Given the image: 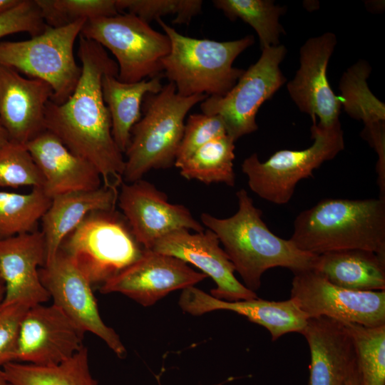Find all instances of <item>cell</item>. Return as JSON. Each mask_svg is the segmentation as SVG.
<instances>
[{"label":"cell","mask_w":385,"mask_h":385,"mask_svg":"<svg viewBox=\"0 0 385 385\" xmlns=\"http://www.w3.org/2000/svg\"><path fill=\"white\" fill-rule=\"evenodd\" d=\"M84 334L53 304L32 306L21 324L16 361L38 366L60 364L84 346Z\"/></svg>","instance_id":"9a60e30c"},{"label":"cell","mask_w":385,"mask_h":385,"mask_svg":"<svg viewBox=\"0 0 385 385\" xmlns=\"http://www.w3.org/2000/svg\"><path fill=\"white\" fill-rule=\"evenodd\" d=\"M235 141L227 134L196 150L178 168L181 176L207 185L222 183L234 187Z\"/></svg>","instance_id":"4316f807"},{"label":"cell","mask_w":385,"mask_h":385,"mask_svg":"<svg viewBox=\"0 0 385 385\" xmlns=\"http://www.w3.org/2000/svg\"><path fill=\"white\" fill-rule=\"evenodd\" d=\"M157 21L170 41L163 70L180 96H222L243 74L245 70L232 65L254 43L252 35L229 41L200 39L180 34L162 19Z\"/></svg>","instance_id":"277c9868"},{"label":"cell","mask_w":385,"mask_h":385,"mask_svg":"<svg viewBox=\"0 0 385 385\" xmlns=\"http://www.w3.org/2000/svg\"><path fill=\"white\" fill-rule=\"evenodd\" d=\"M290 299L309 318L324 317L366 327L385 325V290L347 289L313 269L294 274Z\"/></svg>","instance_id":"8fae6325"},{"label":"cell","mask_w":385,"mask_h":385,"mask_svg":"<svg viewBox=\"0 0 385 385\" xmlns=\"http://www.w3.org/2000/svg\"><path fill=\"white\" fill-rule=\"evenodd\" d=\"M343 324L355 347L363 385H385V325Z\"/></svg>","instance_id":"4dcf8cb0"},{"label":"cell","mask_w":385,"mask_h":385,"mask_svg":"<svg viewBox=\"0 0 385 385\" xmlns=\"http://www.w3.org/2000/svg\"><path fill=\"white\" fill-rule=\"evenodd\" d=\"M52 96L46 82L0 64V123L9 141L26 145L46 130L45 108Z\"/></svg>","instance_id":"d6986e66"},{"label":"cell","mask_w":385,"mask_h":385,"mask_svg":"<svg viewBox=\"0 0 385 385\" xmlns=\"http://www.w3.org/2000/svg\"><path fill=\"white\" fill-rule=\"evenodd\" d=\"M81 36L108 49L116 58L118 79L135 83L161 75L162 61L170 50L164 33L130 13L86 21Z\"/></svg>","instance_id":"9c48e42d"},{"label":"cell","mask_w":385,"mask_h":385,"mask_svg":"<svg viewBox=\"0 0 385 385\" xmlns=\"http://www.w3.org/2000/svg\"><path fill=\"white\" fill-rule=\"evenodd\" d=\"M117 205L145 250H150L160 238L178 230H205L188 208L169 202L165 192L142 179L121 184Z\"/></svg>","instance_id":"4fadbf2b"},{"label":"cell","mask_w":385,"mask_h":385,"mask_svg":"<svg viewBox=\"0 0 385 385\" xmlns=\"http://www.w3.org/2000/svg\"><path fill=\"white\" fill-rule=\"evenodd\" d=\"M119 189L102 185L93 190L71 192L54 197L41 218L46 261L56 256L64 238L91 212L115 210Z\"/></svg>","instance_id":"603a6c76"},{"label":"cell","mask_w":385,"mask_h":385,"mask_svg":"<svg viewBox=\"0 0 385 385\" xmlns=\"http://www.w3.org/2000/svg\"><path fill=\"white\" fill-rule=\"evenodd\" d=\"M207 276L184 261L151 250L100 287L103 294L120 293L143 307H150L170 292L184 289Z\"/></svg>","instance_id":"5bb4252c"},{"label":"cell","mask_w":385,"mask_h":385,"mask_svg":"<svg viewBox=\"0 0 385 385\" xmlns=\"http://www.w3.org/2000/svg\"><path fill=\"white\" fill-rule=\"evenodd\" d=\"M301 334L311 355L309 385H346L356 354L345 325L324 317H312Z\"/></svg>","instance_id":"7402d4cb"},{"label":"cell","mask_w":385,"mask_h":385,"mask_svg":"<svg viewBox=\"0 0 385 385\" xmlns=\"http://www.w3.org/2000/svg\"><path fill=\"white\" fill-rule=\"evenodd\" d=\"M78 43L79 80L65 102L48 101L45 128L71 152L93 164L101 174L103 186L119 189L123 183L125 158L112 135L111 116L101 86L104 75L118 76V64L96 41L80 35Z\"/></svg>","instance_id":"6da1fadb"},{"label":"cell","mask_w":385,"mask_h":385,"mask_svg":"<svg viewBox=\"0 0 385 385\" xmlns=\"http://www.w3.org/2000/svg\"><path fill=\"white\" fill-rule=\"evenodd\" d=\"M207 98L205 95L181 96L171 82L159 92L145 95L141 108L143 115L131 130L125 153L124 183L139 180L151 170L174 165L185 116Z\"/></svg>","instance_id":"5b68a950"},{"label":"cell","mask_w":385,"mask_h":385,"mask_svg":"<svg viewBox=\"0 0 385 385\" xmlns=\"http://www.w3.org/2000/svg\"><path fill=\"white\" fill-rule=\"evenodd\" d=\"M313 270L347 289L385 290V255L369 250H344L319 255Z\"/></svg>","instance_id":"cb8c5ba5"},{"label":"cell","mask_w":385,"mask_h":385,"mask_svg":"<svg viewBox=\"0 0 385 385\" xmlns=\"http://www.w3.org/2000/svg\"><path fill=\"white\" fill-rule=\"evenodd\" d=\"M0 385H10V384L7 381L6 379L5 378L1 367H0Z\"/></svg>","instance_id":"60d3db41"},{"label":"cell","mask_w":385,"mask_h":385,"mask_svg":"<svg viewBox=\"0 0 385 385\" xmlns=\"http://www.w3.org/2000/svg\"><path fill=\"white\" fill-rule=\"evenodd\" d=\"M38 272L54 305L82 331L101 339L118 357L125 356L127 351L119 336L100 316L93 286L65 255L58 252Z\"/></svg>","instance_id":"7c38bea8"},{"label":"cell","mask_w":385,"mask_h":385,"mask_svg":"<svg viewBox=\"0 0 385 385\" xmlns=\"http://www.w3.org/2000/svg\"><path fill=\"white\" fill-rule=\"evenodd\" d=\"M212 4L231 21L240 19L251 26L260 39L262 49L278 46L284 33L279 19L284 7L270 0H214Z\"/></svg>","instance_id":"f1b7e54d"},{"label":"cell","mask_w":385,"mask_h":385,"mask_svg":"<svg viewBox=\"0 0 385 385\" xmlns=\"http://www.w3.org/2000/svg\"><path fill=\"white\" fill-rule=\"evenodd\" d=\"M46 261L41 231L0 239V275L4 284L0 305L23 303L32 307L47 302L50 297L38 272Z\"/></svg>","instance_id":"ac0fdd59"},{"label":"cell","mask_w":385,"mask_h":385,"mask_svg":"<svg viewBox=\"0 0 385 385\" xmlns=\"http://www.w3.org/2000/svg\"><path fill=\"white\" fill-rule=\"evenodd\" d=\"M0 290H4V284L0 275Z\"/></svg>","instance_id":"b9f144b4"},{"label":"cell","mask_w":385,"mask_h":385,"mask_svg":"<svg viewBox=\"0 0 385 385\" xmlns=\"http://www.w3.org/2000/svg\"><path fill=\"white\" fill-rule=\"evenodd\" d=\"M346 385H363L361 374L359 371L357 359L355 364L353 365L348 378L346 381Z\"/></svg>","instance_id":"74e56055"},{"label":"cell","mask_w":385,"mask_h":385,"mask_svg":"<svg viewBox=\"0 0 385 385\" xmlns=\"http://www.w3.org/2000/svg\"><path fill=\"white\" fill-rule=\"evenodd\" d=\"M224 382H222V383H218V384H212V385H223Z\"/></svg>","instance_id":"ee69618b"},{"label":"cell","mask_w":385,"mask_h":385,"mask_svg":"<svg viewBox=\"0 0 385 385\" xmlns=\"http://www.w3.org/2000/svg\"><path fill=\"white\" fill-rule=\"evenodd\" d=\"M103 100L111 120V133L118 149L125 153L131 137V130L142 116L141 108L148 93L159 92L161 75L135 83H124L117 76L106 74L102 78Z\"/></svg>","instance_id":"d4e9b609"},{"label":"cell","mask_w":385,"mask_h":385,"mask_svg":"<svg viewBox=\"0 0 385 385\" xmlns=\"http://www.w3.org/2000/svg\"><path fill=\"white\" fill-rule=\"evenodd\" d=\"M10 385H98L91 375L88 349L51 366L11 361L1 367Z\"/></svg>","instance_id":"484cf974"},{"label":"cell","mask_w":385,"mask_h":385,"mask_svg":"<svg viewBox=\"0 0 385 385\" xmlns=\"http://www.w3.org/2000/svg\"><path fill=\"white\" fill-rule=\"evenodd\" d=\"M30 307L23 303L0 305V367L16 361L21 324Z\"/></svg>","instance_id":"8d00e7d4"},{"label":"cell","mask_w":385,"mask_h":385,"mask_svg":"<svg viewBox=\"0 0 385 385\" xmlns=\"http://www.w3.org/2000/svg\"><path fill=\"white\" fill-rule=\"evenodd\" d=\"M287 53L283 45L262 49L235 85L222 96H208L200 104L202 113L219 115L226 133L235 142L258 129L256 115L262 103L280 88L287 79L279 64Z\"/></svg>","instance_id":"30bf717a"},{"label":"cell","mask_w":385,"mask_h":385,"mask_svg":"<svg viewBox=\"0 0 385 385\" xmlns=\"http://www.w3.org/2000/svg\"><path fill=\"white\" fill-rule=\"evenodd\" d=\"M46 24L61 27L78 20H91L119 14L115 0H36Z\"/></svg>","instance_id":"1f68e13d"},{"label":"cell","mask_w":385,"mask_h":385,"mask_svg":"<svg viewBox=\"0 0 385 385\" xmlns=\"http://www.w3.org/2000/svg\"><path fill=\"white\" fill-rule=\"evenodd\" d=\"M371 68L365 60H359L342 75L339 89L341 104L349 115L361 120L371 130L385 125V106L369 90L366 80Z\"/></svg>","instance_id":"83f0119b"},{"label":"cell","mask_w":385,"mask_h":385,"mask_svg":"<svg viewBox=\"0 0 385 385\" xmlns=\"http://www.w3.org/2000/svg\"><path fill=\"white\" fill-rule=\"evenodd\" d=\"M36 0H21L10 10L0 14V38L12 34L26 32L31 37L47 28Z\"/></svg>","instance_id":"d590c367"},{"label":"cell","mask_w":385,"mask_h":385,"mask_svg":"<svg viewBox=\"0 0 385 385\" xmlns=\"http://www.w3.org/2000/svg\"><path fill=\"white\" fill-rule=\"evenodd\" d=\"M289 240L319 255L360 249L385 255V198H327L301 212Z\"/></svg>","instance_id":"3957f363"},{"label":"cell","mask_w":385,"mask_h":385,"mask_svg":"<svg viewBox=\"0 0 385 385\" xmlns=\"http://www.w3.org/2000/svg\"><path fill=\"white\" fill-rule=\"evenodd\" d=\"M143 250L123 215L115 209L89 213L64 238L58 252L93 287H101L138 260Z\"/></svg>","instance_id":"8992f818"},{"label":"cell","mask_w":385,"mask_h":385,"mask_svg":"<svg viewBox=\"0 0 385 385\" xmlns=\"http://www.w3.org/2000/svg\"><path fill=\"white\" fill-rule=\"evenodd\" d=\"M26 146L43 176L42 190L51 200L59 195L102 186L96 168L71 152L51 132L43 130Z\"/></svg>","instance_id":"44dd1931"},{"label":"cell","mask_w":385,"mask_h":385,"mask_svg":"<svg viewBox=\"0 0 385 385\" xmlns=\"http://www.w3.org/2000/svg\"><path fill=\"white\" fill-rule=\"evenodd\" d=\"M236 196L238 210L233 215L218 218L203 212L200 220L217 235L246 287L257 291L262 274L271 268L284 267L294 274L313 269L317 255L274 235L245 189L238 190Z\"/></svg>","instance_id":"7a4b0ae2"},{"label":"cell","mask_w":385,"mask_h":385,"mask_svg":"<svg viewBox=\"0 0 385 385\" xmlns=\"http://www.w3.org/2000/svg\"><path fill=\"white\" fill-rule=\"evenodd\" d=\"M220 243L217 235L209 229L194 233L180 229L160 238L150 250L200 269L215 282L216 287L210 293L217 299L235 302L257 298L255 292L235 277L234 265Z\"/></svg>","instance_id":"2e32d148"},{"label":"cell","mask_w":385,"mask_h":385,"mask_svg":"<svg viewBox=\"0 0 385 385\" xmlns=\"http://www.w3.org/2000/svg\"><path fill=\"white\" fill-rule=\"evenodd\" d=\"M314 142L301 150H281L261 162L256 153L246 158L242 171L250 190L260 198L277 205L287 203L298 182L312 175L324 162L333 159L344 148L343 130L339 122L322 127L312 118Z\"/></svg>","instance_id":"ba28073f"},{"label":"cell","mask_w":385,"mask_h":385,"mask_svg":"<svg viewBox=\"0 0 385 385\" xmlns=\"http://www.w3.org/2000/svg\"><path fill=\"white\" fill-rule=\"evenodd\" d=\"M222 119L217 115L191 114L186 123L174 165L179 168L196 150L216 138L226 135Z\"/></svg>","instance_id":"e575fe53"},{"label":"cell","mask_w":385,"mask_h":385,"mask_svg":"<svg viewBox=\"0 0 385 385\" xmlns=\"http://www.w3.org/2000/svg\"><path fill=\"white\" fill-rule=\"evenodd\" d=\"M20 1L21 0H0V14L10 10Z\"/></svg>","instance_id":"f35d334b"},{"label":"cell","mask_w":385,"mask_h":385,"mask_svg":"<svg viewBox=\"0 0 385 385\" xmlns=\"http://www.w3.org/2000/svg\"><path fill=\"white\" fill-rule=\"evenodd\" d=\"M43 176L24 144L9 141L0 148V186L41 188Z\"/></svg>","instance_id":"d6a6232c"},{"label":"cell","mask_w":385,"mask_h":385,"mask_svg":"<svg viewBox=\"0 0 385 385\" xmlns=\"http://www.w3.org/2000/svg\"><path fill=\"white\" fill-rule=\"evenodd\" d=\"M4 294V290H0V304L3 300Z\"/></svg>","instance_id":"7bdbcfd3"},{"label":"cell","mask_w":385,"mask_h":385,"mask_svg":"<svg viewBox=\"0 0 385 385\" xmlns=\"http://www.w3.org/2000/svg\"><path fill=\"white\" fill-rule=\"evenodd\" d=\"M337 44L332 32L309 38L300 48V66L287 88L289 94L300 111L312 118L322 127L339 122L342 107L339 97L329 86L327 69Z\"/></svg>","instance_id":"e0dca14e"},{"label":"cell","mask_w":385,"mask_h":385,"mask_svg":"<svg viewBox=\"0 0 385 385\" xmlns=\"http://www.w3.org/2000/svg\"><path fill=\"white\" fill-rule=\"evenodd\" d=\"M86 21L56 28L48 26L29 40L0 41V64L46 82L53 90L51 101L61 104L74 91L81 73L73 48Z\"/></svg>","instance_id":"52a82bcc"},{"label":"cell","mask_w":385,"mask_h":385,"mask_svg":"<svg viewBox=\"0 0 385 385\" xmlns=\"http://www.w3.org/2000/svg\"><path fill=\"white\" fill-rule=\"evenodd\" d=\"M178 304L189 314L200 316L215 310H228L265 327L276 341L290 332L302 333L309 317L289 299L269 301L260 298L227 302L217 299L194 286L183 289Z\"/></svg>","instance_id":"ffe728a7"},{"label":"cell","mask_w":385,"mask_h":385,"mask_svg":"<svg viewBox=\"0 0 385 385\" xmlns=\"http://www.w3.org/2000/svg\"><path fill=\"white\" fill-rule=\"evenodd\" d=\"M9 138L6 132L0 123V148L9 142Z\"/></svg>","instance_id":"ab89813d"},{"label":"cell","mask_w":385,"mask_h":385,"mask_svg":"<svg viewBox=\"0 0 385 385\" xmlns=\"http://www.w3.org/2000/svg\"><path fill=\"white\" fill-rule=\"evenodd\" d=\"M51 203L41 188L26 194L0 191V239L36 230Z\"/></svg>","instance_id":"f546056e"},{"label":"cell","mask_w":385,"mask_h":385,"mask_svg":"<svg viewBox=\"0 0 385 385\" xmlns=\"http://www.w3.org/2000/svg\"><path fill=\"white\" fill-rule=\"evenodd\" d=\"M119 13L127 11L147 23L163 16H175L173 24H189L202 11L201 0H115Z\"/></svg>","instance_id":"836d02e7"}]
</instances>
